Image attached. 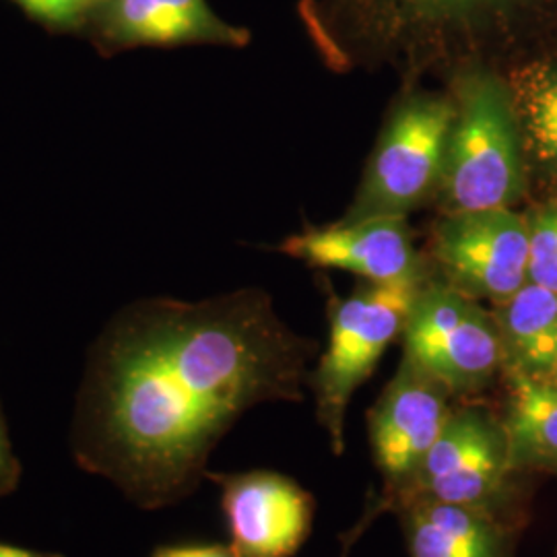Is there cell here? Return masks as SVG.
Returning a JSON list of instances; mask_svg holds the SVG:
<instances>
[{"label": "cell", "mask_w": 557, "mask_h": 557, "mask_svg": "<svg viewBox=\"0 0 557 557\" xmlns=\"http://www.w3.org/2000/svg\"><path fill=\"white\" fill-rule=\"evenodd\" d=\"M520 0H320V34L379 52H428L467 44Z\"/></svg>", "instance_id": "obj_3"}, {"label": "cell", "mask_w": 557, "mask_h": 557, "mask_svg": "<svg viewBox=\"0 0 557 557\" xmlns=\"http://www.w3.org/2000/svg\"><path fill=\"white\" fill-rule=\"evenodd\" d=\"M510 475L515 471L502 423L481 409L462 407L453 411L411 492L498 512Z\"/></svg>", "instance_id": "obj_7"}, {"label": "cell", "mask_w": 557, "mask_h": 557, "mask_svg": "<svg viewBox=\"0 0 557 557\" xmlns=\"http://www.w3.org/2000/svg\"><path fill=\"white\" fill-rule=\"evenodd\" d=\"M457 110L438 100H416L393 120L372 163L358 215L400 218L442 178Z\"/></svg>", "instance_id": "obj_6"}, {"label": "cell", "mask_w": 557, "mask_h": 557, "mask_svg": "<svg viewBox=\"0 0 557 557\" xmlns=\"http://www.w3.org/2000/svg\"><path fill=\"white\" fill-rule=\"evenodd\" d=\"M238 557H292L308 537L314 502L296 481L273 471L213 475Z\"/></svg>", "instance_id": "obj_10"}, {"label": "cell", "mask_w": 557, "mask_h": 557, "mask_svg": "<svg viewBox=\"0 0 557 557\" xmlns=\"http://www.w3.org/2000/svg\"><path fill=\"white\" fill-rule=\"evenodd\" d=\"M448 391L405 359L397 379L370 413V442L386 492L395 498L413 490L419 471L455 409Z\"/></svg>", "instance_id": "obj_8"}, {"label": "cell", "mask_w": 557, "mask_h": 557, "mask_svg": "<svg viewBox=\"0 0 557 557\" xmlns=\"http://www.w3.org/2000/svg\"><path fill=\"white\" fill-rule=\"evenodd\" d=\"M103 29L110 40L126 46H244L250 40L248 32L220 20L207 0H108Z\"/></svg>", "instance_id": "obj_13"}, {"label": "cell", "mask_w": 557, "mask_h": 557, "mask_svg": "<svg viewBox=\"0 0 557 557\" xmlns=\"http://www.w3.org/2000/svg\"><path fill=\"white\" fill-rule=\"evenodd\" d=\"M529 281L557 294V209L529 225Z\"/></svg>", "instance_id": "obj_17"}, {"label": "cell", "mask_w": 557, "mask_h": 557, "mask_svg": "<svg viewBox=\"0 0 557 557\" xmlns=\"http://www.w3.org/2000/svg\"><path fill=\"white\" fill-rule=\"evenodd\" d=\"M524 120L539 156L557 165V73L541 75L527 87Z\"/></svg>", "instance_id": "obj_16"}, {"label": "cell", "mask_w": 557, "mask_h": 557, "mask_svg": "<svg viewBox=\"0 0 557 557\" xmlns=\"http://www.w3.org/2000/svg\"><path fill=\"white\" fill-rule=\"evenodd\" d=\"M366 508H368V510H366L363 517L359 518L358 522H356V527H354L351 531H347V535L343 537V549H341L338 557H349V552H351L354 543H356V541L363 535V531L374 522V518L379 517L380 512H384L386 508H395V496H393L391 492H386V494H382V498L376 499L374 504H370V506H366Z\"/></svg>", "instance_id": "obj_20"}, {"label": "cell", "mask_w": 557, "mask_h": 557, "mask_svg": "<svg viewBox=\"0 0 557 557\" xmlns=\"http://www.w3.org/2000/svg\"><path fill=\"white\" fill-rule=\"evenodd\" d=\"M460 108L442 168L453 213L508 209L522 182L517 126L498 81L473 75L460 87Z\"/></svg>", "instance_id": "obj_2"}, {"label": "cell", "mask_w": 557, "mask_h": 557, "mask_svg": "<svg viewBox=\"0 0 557 557\" xmlns=\"http://www.w3.org/2000/svg\"><path fill=\"white\" fill-rule=\"evenodd\" d=\"M403 335L405 359L455 395L483 388L504 361L498 324L455 289H419Z\"/></svg>", "instance_id": "obj_5"}, {"label": "cell", "mask_w": 557, "mask_h": 557, "mask_svg": "<svg viewBox=\"0 0 557 557\" xmlns=\"http://www.w3.org/2000/svg\"><path fill=\"white\" fill-rule=\"evenodd\" d=\"M549 380H554V382H557V372H556V374H554V376H552V379H549Z\"/></svg>", "instance_id": "obj_23"}, {"label": "cell", "mask_w": 557, "mask_h": 557, "mask_svg": "<svg viewBox=\"0 0 557 557\" xmlns=\"http://www.w3.org/2000/svg\"><path fill=\"white\" fill-rule=\"evenodd\" d=\"M34 17L57 25H69L79 20L98 0H17Z\"/></svg>", "instance_id": "obj_18"}, {"label": "cell", "mask_w": 557, "mask_h": 557, "mask_svg": "<svg viewBox=\"0 0 557 557\" xmlns=\"http://www.w3.org/2000/svg\"><path fill=\"white\" fill-rule=\"evenodd\" d=\"M418 296V281L372 283V287L335 306L329 345L317 372L319 419L335 455L343 453L349 400L359 384L372 376L388 345L403 333Z\"/></svg>", "instance_id": "obj_4"}, {"label": "cell", "mask_w": 557, "mask_h": 557, "mask_svg": "<svg viewBox=\"0 0 557 557\" xmlns=\"http://www.w3.org/2000/svg\"><path fill=\"white\" fill-rule=\"evenodd\" d=\"M502 428L515 473L557 469V382L510 372V407Z\"/></svg>", "instance_id": "obj_14"}, {"label": "cell", "mask_w": 557, "mask_h": 557, "mask_svg": "<svg viewBox=\"0 0 557 557\" xmlns=\"http://www.w3.org/2000/svg\"><path fill=\"white\" fill-rule=\"evenodd\" d=\"M411 557H510L498 512L409 492L395 498Z\"/></svg>", "instance_id": "obj_12"}, {"label": "cell", "mask_w": 557, "mask_h": 557, "mask_svg": "<svg viewBox=\"0 0 557 557\" xmlns=\"http://www.w3.org/2000/svg\"><path fill=\"white\" fill-rule=\"evenodd\" d=\"M499 337L512 372L552 379L557 372V294L527 281L506 299Z\"/></svg>", "instance_id": "obj_15"}, {"label": "cell", "mask_w": 557, "mask_h": 557, "mask_svg": "<svg viewBox=\"0 0 557 557\" xmlns=\"http://www.w3.org/2000/svg\"><path fill=\"white\" fill-rule=\"evenodd\" d=\"M21 462L15 457L11 440L7 434V423L0 409V498L13 494L20 487Z\"/></svg>", "instance_id": "obj_19"}, {"label": "cell", "mask_w": 557, "mask_h": 557, "mask_svg": "<svg viewBox=\"0 0 557 557\" xmlns=\"http://www.w3.org/2000/svg\"><path fill=\"white\" fill-rule=\"evenodd\" d=\"M296 343L259 299L145 301L98 338L71 450L143 510L190 496L242 413L298 391Z\"/></svg>", "instance_id": "obj_1"}, {"label": "cell", "mask_w": 557, "mask_h": 557, "mask_svg": "<svg viewBox=\"0 0 557 557\" xmlns=\"http://www.w3.org/2000/svg\"><path fill=\"white\" fill-rule=\"evenodd\" d=\"M0 557H64L60 554H50V552H38V549H27V547H17L9 543H0Z\"/></svg>", "instance_id": "obj_22"}, {"label": "cell", "mask_w": 557, "mask_h": 557, "mask_svg": "<svg viewBox=\"0 0 557 557\" xmlns=\"http://www.w3.org/2000/svg\"><path fill=\"white\" fill-rule=\"evenodd\" d=\"M151 557H238L232 545H161Z\"/></svg>", "instance_id": "obj_21"}, {"label": "cell", "mask_w": 557, "mask_h": 557, "mask_svg": "<svg viewBox=\"0 0 557 557\" xmlns=\"http://www.w3.org/2000/svg\"><path fill=\"white\" fill-rule=\"evenodd\" d=\"M283 250L310 264L343 269L372 283L418 281V259L400 218H368L287 239Z\"/></svg>", "instance_id": "obj_11"}, {"label": "cell", "mask_w": 557, "mask_h": 557, "mask_svg": "<svg viewBox=\"0 0 557 557\" xmlns=\"http://www.w3.org/2000/svg\"><path fill=\"white\" fill-rule=\"evenodd\" d=\"M436 248L467 294L506 301L529 281V225L510 209L453 213L440 225Z\"/></svg>", "instance_id": "obj_9"}]
</instances>
